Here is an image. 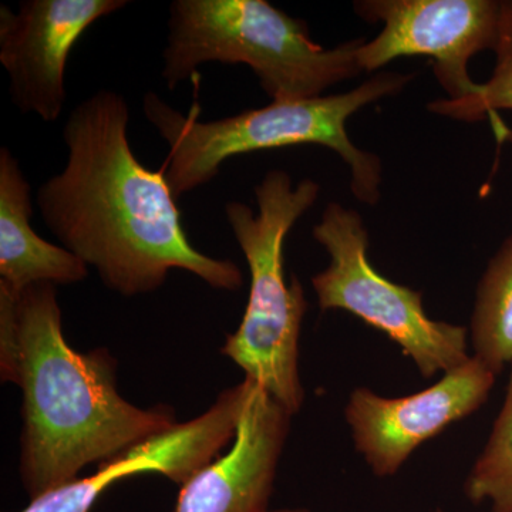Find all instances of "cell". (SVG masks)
I'll return each mask as SVG.
<instances>
[{
	"label": "cell",
	"mask_w": 512,
	"mask_h": 512,
	"mask_svg": "<svg viewBox=\"0 0 512 512\" xmlns=\"http://www.w3.org/2000/svg\"><path fill=\"white\" fill-rule=\"evenodd\" d=\"M127 0H22L18 12L0 6V64L16 109L46 123L62 116L66 66L80 37Z\"/></svg>",
	"instance_id": "ba28073f"
},
{
	"label": "cell",
	"mask_w": 512,
	"mask_h": 512,
	"mask_svg": "<svg viewBox=\"0 0 512 512\" xmlns=\"http://www.w3.org/2000/svg\"><path fill=\"white\" fill-rule=\"evenodd\" d=\"M470 329L474 357L500 375L512 363V232L478 282Z\"/></svg>",
	"instance_id": "4fadbf2b"
},
{
	"label": "cell",
	"mask_w": 512,
	"mask_h": 512,
	"mask_svg": "<svg viewBox=\"0 0 512 512\" xmlns=\"http://www.w3.org/2000/svg\"><path fill=\"white\" fill-rule=\"evenodd\" d=\"M439 512H443V511H439Z\"/></svg>",
	"instance_id": "ac0fdd59"
},
{
	"label": "cell",
	"mask_w": 512,
	"mask_h": 512,
	"mask_svg": "<svg viewBox=\"0 0 512 512\" xmlns=\"http://www.w3.org/2000/svg\"><path fill=\"white\" fill-rule=\"evenodd\" d=\"M128 121L127 101L113 90H99L70 111L66 167L36 194L46 227L120 295L156 292L173 269L218 291H238L241 269L191 244L163 171L150 170L131 150Z\"/></svg>",
	"instance_id": "6da1fadb"
},
{
	"label": "cell",
	"mask_w": 512,
	"mask_h": 512,
	"mask_svg": "<svg viewBox=\"0 0 512 512\" xmlns=\"http://www.w3.org/2000/svg\"><path fill=\"white\" fill-rule=\"evenodd\" d=\"M234 446L181 485L174 512H268L292 414L248 379Z\"/></svg>",
	"instance_id": "8fae6325"
},
{
	"label": "cell",
	"mask_w": 512,
	"mask_h": 512,
	"mask_svg": "<svg viewBox=\"0 0 512 512\" xmlns=\"http://www.w3.org/2000/svg\"><path fill=\"white\" fill-rule=\"evenodd\" d=\"M312 237L330 255L328 268L312 276L322 311L340 309L380 330L412 357L423 377L450 372L470 359L467 328L430 319L423 293L394 284L370 264L369 231L359 212L329 202Z\"/></svg>",
	"instance_id": "8992f818"
},
{
	"label": "cell",
	"mask_w": 512,
	"mask_h": 512,
	"mask_svg": "<svg viewBox=\"0 0 512 512\" xmlns=\"http://www.w3.org/2000/svg\"><path fill=\"white\" fill-rule=\"evenodd\" d=\"M466 494L474 504L490 501L493 512H512V372L503 409L468 474Z\"/></svg>",
	"instance_id": "9a60e30c"
},
{
	"label": "cell",
	"mask_w": 512,
	"mask_h": 512,
	"mask_svg": "<svg viewBox=\"0 0 512 512\" xmlns=\"http://www.w3.org/2000/svg\"><path fill=\"white\" fill-rule=\"evenodd\" d=\"M167 26L161 77L170 90L207 63L247 64L272 101L316 99L363 73L365 37L325 49L305 20L266 0H174Z\"/></svg>",
	"instance_id": "277c9868"
},
{
	"label": "cell",
	"mask_w": 512,
	"mask_h": 512,
	"mask_svg": "<svg viewBox=\"0 0 512 512\" xmlns=\"http://www.w3.org/2000/svg\"><path fill=\"white\" fill-rule=\"evenodd\" d=\"M319 194L320 185L311 178L293 184L286 171L272 170L255 185L258 212L244 202L225 205L229 228L248 264L251 286L244 318L221 353L292 416L305 399L298 359L308 301L298 279L286 281L285 239Z\"/></svg>",
	"instance_id": "5b68a950"
},
{
	"label": "cell",
	"mask_w": 512,
	"mask_h": 512,
	"mask_svg": "<svg viewBox=\"0 0 512 512\" xmlns=\"http://www.w3.org/2000/svg\"><path fill=\"white\" fill-rule=\"evenodd\" d=\"M500 6L501 0H357V16L382 25L379 35L363 40L357 62L363 73H379L400 57H430L446 99H466L478 86L468 63L494 50Z\"/></svg>",
	"instance_id": "52a82bcc"
},
{
	"label": "cell",
	"mask_w": 512,
	"mask_h": 512,
	"mask_svg": "<svg viewBox=\"0 0 512 512\" xmlns=\"http://www.w3.org/2000/svg\"><path fill=\"white\" fill-rule=\"evenodd\" d=\"M414 77L416 73L379 72L346 93L272 101L261 109L211 121L198 119L200 107H192L185 116L156 93L144 96L143 111L170 147L161 171L177 200L211 183L229 158L276 148L320 146L348 165L356 200L376 205L382 198L383 163L350 140L348 121L370 104L402 93Z\"/></svg>",
	"instance_id": "3957f363"
},
{
	"label": "cell",
	"mask_w": 512,
	"mask_h": 512,
	"mask_svg": "<svg viewBox=\"0 0 512 512\" xmlns=\"http://www.w3.org/2000/svg\"><path fill=\"white\" fill-rule=\"evenodd\" d=\"M248 393V380L225 390L201 416L154 434L104 461L90 477L49 491L19 512H90L101 494L117 481L138 474H160L183 485L211 463L231 439Z\"/></svg>",
	"instance_id": "30bf717a"
},
{
	"label": "cell",
	"mask_w": 512,
	"mask_h": 512,
	"mask_svg": "<svg viewBox=\"0 0 512 512\" xmlns=\"http://www.w3.org/2000/svg\"><path fill=\"white\" fill-rule=\"evenodd\" d=\"M275 512H309V511H305V510H293V511H291V510H284V511H275Z\"/></svg>",
	"instance_id": "e0dca14e"
},
{
	"label": "cell",
	"mask_w": 512,
	"mask_h": 512,
	"mask_svg": "<svg viewBox=\"0 0 512 512\" xmlns=\"http://www.w3.org/2000/svg\"><path fill=\"white\" fill-rule=\"evenodd\" d=\"M32 187L15 154L0 148V285L20 292L36 284L73 285L89 266L32 227Z\"/></svg>",
	"instance_id": "7c38bea8"
},
{
	"label": "cell",
	"mask_w": 512,
	"mask_h": 512,
	"mask_svg": "<svg viewBox=\"0 0 512 512\" xmlns=\"http://www.w3.org/2000/svg\"><path fill=\"white\" fill-rule=\"evenodd\" d=\"M491 126H493L495 137L500 143H507L512 148V128L508 127L507 124L503 123L498 117V114H494L490 119Z\"/></svg>",
	"instance_id": "2e32d148"
},
{
	"label": "cell",
	"mask_w": 512,
	"mask_h": 512,
	"mask_svg": "<svg viewBox=\"0 0 512 512\" xmlns=\"http://www.w3.org/2000/svg\"><path fill=\"white\" fill-rule=\"evenodd\" d=\"M116 369L109 350L67 343L56 285H0V375L23 392L19 470L32 500L177 423L168 407L126 402Z\"/></svg>",
	"instance_id": "7a4b0ae2"
},
{
	"label": "cell",
	"mask_w": 512,
	"mask_h": 512,
	"mask_svg": "<svg viewBox=\"0 0 512 512\" xmlns=\"http://www.w3.org/2000/svg\"><path fill=\"white\" fill-rule=\"evenodd\" d=\"M493 52V73L487 82L478 83L476 93L466 99L431 101L427 110L461 123H480L498 111H512V0H501Z\"/></svg>",
	"instance_id": "5bb4252c"
},
{
	"label": "cell",
	"mask_w": 512,
	"mask_h": 512,
	"mask_svg": "<svg viewBox=\"0 0 512 512\" xmlns=\"http://www.w3.org/2000/svg\"><path fill=\"white\" fill-rule=\"evenodd\" d=\"M495 376L477 357H470L439 383L412 396L386 399L363 387L355 390L346 420L357 451L376 476H394L424 441L477 412L487 402Z\"/></svg>",
	"instance_id": "9c48e42d"
}]
</instances>
